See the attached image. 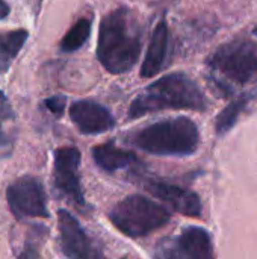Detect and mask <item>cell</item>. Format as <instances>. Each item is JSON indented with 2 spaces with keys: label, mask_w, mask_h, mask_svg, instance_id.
I'll return each mask as SVG.
<instances>
[{
  "label": "cell",
  "mask_w": 257,
  "mask_h": 259,
  "mask_svg": "<svg viewBox=\"0 0 257 259\" xmlns=\"http://www.w3.org/2000/svg\"><path fill=\"white\" fill-rule=\"evenodd\" d=\"M253 35H256V36H257V26L254 27V29H253Z\"/></svg>",
  "instance_id": "obj_20"
},
{
  "label": "cell",
  "mask_w": 257,
  "mask_h": 259,
  "mask_svg": "<svg viewBox=\"0 0 257 259\" xmlns=\"http://www.w3.org/2000/svg\"><path fill=\"white\" fill-rule=\"evenodd\" d=\"M91 33V20L83 17L80 20H77L70 30L64 35V38L61 39L59 49L65 53H71L79 50L89 38Z\"/></svg>",
  "instance_id": "obj_16"
},
{
  "label": "cell",
  "mask_w": 257,
  "mask_h": 259,
  "mask_svg": "<svg viewBox=\"0 0 257 259\" xmlns=\"http://www.w3.org/2000/svg\"><path fill=\"white\" fill-rule=\"evenodd\" d=\"M145 188L158 199L167 202L176 212L198 219L201 215V200L197 193L170 184L167 181H159V179H150L145 184Z\"/></svg>",
  "instance_id": "obj_10"
},
{
  "label": "cell",
  "mask_w": 257,
  "mask_h": 259,
  "mask_svg": "<svg viewBox=\"0 0 257 259\" xmlns=\"http://www.w3.org/2000/svg\"><path fill=\"white\" fill-rule=\"evenodd\" d=\"M165 109L204 112L208 99L198 83L188 74L170 73L155 80L133 99L129 108V118H139Z\"/></svg>",
  "instance_id": "obj_2"
},
{
  "label": "cell",
  "mask_w": 257,
  "mask_h": 259,
  "mask_svg": "<svg viewBox=\"0 0 257 259\" xmlns=\"http://www.w3.org/2000/svg\"><path fill=\"white\" fill-rule=\"evenodd\" d=\"M168 44H170L168 24L167 20H161L155 27V32L151 35L147 49V55L141 65V77H153L164 68L168 55Z\"/></svg>",
  "instance_id": "obj_12"
},
{
  "label": "cell",
  "mask_w": 257,
  "mask_h": 259,
  "mask_svg": "<svg viewBox=\"0 0 257 259\" xmlns=\"http://www.w3.org/2000/svg\"><path fill=\"white\" fill-rule=\"evenodd\" d=\"M208 67L220 94L232 96L235 87L257 80V41L241 36L224 42L209 56Z\"/></svg>",
  "instance_id": "obj_3"
},
{
  "label": "cell",
  "mask_w": 257,
  "mask_h": 259,
  "mask_svg": "<svg viewBox=\"0 0 257 259\" xmlns=\"http://www.w3.org/2000/svg\"><path fill=\"white\" fill-rule=\"evenodd\" d=\"M79 167H80V152L77 147L64 146L55 152L53 175H55L56 188L73 203L83 206L85 196L80 185Z\"/></svg>",
  "instance_id": "obj_8"
},
{
  "label": "cell",
  "mask_w": 257,
  "mask_h": 259,
  "mask_svg": "<svg viewBox=\"0 0 257 259\" xmlns=\"http://www.w3.org/2000/svg\"><path fill=\"white\" fill-rule=\"evenodd\" d=\"M12 117H14V112H12V109H11L8 100H6L5 94L0 91V120L3 121V120L12 118Z\"/></svg>",
  "instance_id": "obj_18"
},
{
  "label": "cell",
  "mask_w": 257,
  "mask_h": 259,
  "mask_svg": "<svg viewBox=\"0 0 257 259\" xmlns=\"http://www.w3.org/2000/svg\"><path fill=\"white\" fill-rule=\"evenodd\" d=\"M257 102V88L241 93L235 100H232L215 118V131L218 135H224L229 131H232L236 124V121L239 120L241 114H244L247 111V108L251 103Z\"/></svg>",
  "instance_id": "obj_14"
},
{
  "label": "cell",
  "mask_w": 257,
  "mask_h": 259,
  "mask_svg": "<svg viewBox=\"0 0 257 259\" xmlns=\"http://www.w3.org/2000/svg\"><path fill=\"white\" fill-rule=\"evenodd\" d=\"M9 5L5 2V0H0V20H3V18H6L8 17V14H9Z\"/></svg>",
  "instance_id": "obj_19"
},
{
  "label": "cell",
  "mask_w": 257,
  "mask_h": 259,
  "mask_svg": "<svg viewBox=\"0 0 257 259\" xmlns=\"http://www.w3.org/2000/svg\"><path fill=\"white\" fill-rule=\"evenodd\" d=\"M92 158L95 164L106 173H115L138 161L133 152L118 147L115 143H105L92 149Z\"/></svg>",
  "instance_id": "obj_13"
},
{
  "label": "cell",
  "mask_w": 257,
  "mask_h": 259,
  "mask_svg": "<svg viewBox=\"0 0 257 259\" xmlns=\"http://www.w3.org/2000/svg\"><path fill=\"white\" fill-rule=\"evenodd\" d=\"M109 219L124 235L141 238L164 228L170 222L171 214L161 203L145 196L133 194L118 202L111 209Z\"/></svg>",
  "instance_id": "obj_5"
},
{
  "label": "cell",
  "mask_w": 257,
  "mask_h": 259,
  "mask_svg": "<svg viewBox=\"0 0 257 259\" xmlns=\"http://www.w3.org/2000/svg\"><path fill=\"white\" fill-rule=\"evenodd\" d=\"M142 49V30L133 12L120 6L108 12L100 23L97 58L106 71L121 74L138 61Z\"/></svg>",
  "instance_id": "obj_1"
},
{
  "label": "cell",
  "mask_w": 257,
  "mask_h": 259,
  "mask_svg": "<svg viewBox=\"0 0 257 259\" xmlns=\"http://www.w3.org/2000/svg\"><path fill=\"white\" fill-rule=\"evenodd\" d=\"M58 229L61 250L67 258L95 259L103 258V253L94 247L86 232L79 222L65 209L58 211Z\"/></svg>",
  "instance_id": "obj_9"
},
{
  "label": "cell",
  "mask_w": 257,
  "mask_h": 259,
  "mask_svg": "<svg viewBox=\"0 0 257 259\" xmlns=\"http://www.w3.org/2000/svg\"><path fill=\"white\" fill-rule=\"evenodd\" d=\"M11 212L18 219H48L47 196L36 178L21 176L6 190Z\"/></svg>",
  "instance_id": "obj_6"
},
{
  "label": "cell",
  "mask_w": 257,
  "mask_h": 259,
  "mask_svg": "<svg viewBox=\"0 0 257 259\" xmlns=\"http://www.w3.org/2000/svg\"><path fill=\"white\" fill-rule=\"evenodd\" d=\"M156 256L173 259H212V237L200 226H188L174 240H168L165 244L158 247Z\"/></svg>",
  "instance_id": "obj_7"
},
{
  "label": "cell",
  "mask_w": 257,
  "mask_h": 259,
  "mask_svg": "<svg viewBox=\"0 0 257 259\" xmlns=\"http://www.w3.org/2000/svg\"><path fill=\"white\" fill-rule=\"evenodd\" d=\"M44 105L56 115V117H61L62 112H64V108H65V97L64 96H55V97H50L44 102Z\"/></svg>",
  "instance_id": "obj_17"
},
{
  "label": "cell",
  "mask_w": 257,
  "mask_h": 259,
  "mask_svg": "<svg viewBox=\"0 0 257 259\" xmlns=\"http://www.w3.org/2000/svg\"><path fill=\"white\" fill-rule=\"evenodd\" d=\"M127 141L158 156H189L200 146V131L191 118L174 117L132 132Z\"/></svg>",
  "instance_id": "obj_4"
},
{
  "label": "cell",
  "mask_w": 257,
  "mask_h": 259,
  "mask_svg": "<svg viewBox=\"0 0 257 259\" xmlns=\"http://www.w3.org/2000/svg\"><path fill=\"white\" fill-rule=\"evenodd\" d=\"M29 33L24 29L0 33V71H5L23 49Z\"/></svg>",
  "instance_id": "obj_15"
},
{
  "label": "cell",
  "mask_w": 257,
  "mask_h": 259,
  "mask_svg": "<svg viewBox=\"0 0 257 259\" xmlns=\"http://www.w3.org/2000/svg\"><path fill=\"white\" fill-rule=\"evenodd\" d=\"M70 117L77 129L85 135H98L115 126L111 111L94 100H77L70 106Z\"/></svg>",
  "instance_id": "obj_11"
}]
</instances>
